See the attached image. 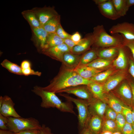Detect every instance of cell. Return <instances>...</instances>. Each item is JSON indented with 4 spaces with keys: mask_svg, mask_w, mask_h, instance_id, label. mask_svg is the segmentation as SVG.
Segmentation results:
<instances>
[{
    "mask_svg": "<svg viewBox=\"0 0 134 134\" xmlns=\"http://www.w3.org/2000/svg\"><path fill=\"white\" fill-rule=\"evenodd\" d=\"M93 82L82 78L74 69H68L63 66L50 84L42 88L45 91L56 94L68 88L80 85H87Z\"/></svg>",
    "mask_w": 134,
    "mask_h": 134,
    "instance_id": "obj_1",
    "label": "cell"
},
{
    "mask_svg": "<svg viewBox=\"0 0 134 134\" xmlns=\"http://www.w3.org/2000/svg\"><path fill=\"white\" fill-rule=\"evenodd\" d=\"M32 91L41 99L40 106L43 108H55L60 111L75 114L71 102L62 101L54 93L44 90L42 87L38 86H34Z\"/></svg>",
    "mask_w": 134,
    "mask_h": 134,
    "instance_id": "obj_2",
    "label": "cell"
},
{
    "mask_svg": "<svg viewBox=\"0 0 134 134\" xmlns=\"http://www.w3.org/2000/svg\"><path fill=\"white\" fill-rule=\"evenodd\" d=\"M92 34L94 38L93 45L96 48L119 47L123 45L122 35L119 34H109L103 25H98L94 27Z\"/></svg>",
    "mask_w": 134,
    "mask_h": 134,
    "instance_id": "obj_3",
    "label": "cell"
},
{
    "mask_svg": "<svg viewBox=\"0 0 134 134\" xmlns=\"http://www.w3.org/2000/svg\"><path fill=\"white\" fill-rule=\"evenodd\" d=\"M8 119L7 126L8 129L15 133L27 130H40L41 128L39 121L32 117L24 118L10 117Z\"/></svg>",
    "mask_w": 134,
    "mask_h": 134,
    "instance_id": "obj_4",
    "label": "cell"
},
{
    "mask_svg": "<svg viewBox=\"0 0 134 134\" xmlns=\"http://www.w3.org/2000/svg\"><path fill=\"white\" fill-rule=\"evenodd\" d=\"M60 95L68 101L73 103L76 105L78 113V123L80 130L86 127L91 115L89 109L88 103L83 100L75 98L65 94L60 93Z\"/></svg>",
    "mask_w": 134,
    "mask_h": 134,
    "instance_id": "obj_5",
    "label": "cell"
},
{
    "mask_svg": "<svg viewBox=\"0 0 134 134\" xmlns=\"http://www.w3.org/2000/svg\"><path fill=\"white\" fill-rule=\"evenodd\" d=\"M111 92L125 105L131 107L133 106L132 91L128 82H123L113 92Z\"/></svg>",
    "mask_w": 134,
    "mask_h": 134,
    "instance_id": "obj_6",
    "label": "cell"
},
{
    "mask_svg": "<svg viewBox=\"0 0 134 134\" xmlns=\"http://www.w3.org/2000/svg\"><path fill=\"white\" fill-rule=\"evenodd\" d=\"M112 35L119 34L126 39L134 40V24L127 22L119 23L113 25L109 30Z\"/></svg>",
    "mask_w": 134,
    "mask_h": 134,
    "instance_id": "obj_7",
    "label": "cell"
},
{
    "mask_svg": "<svg viewBox=\"0 0 134 134\" xmlns=\"http://www.w3.org/2000/svg\"><path fill=\"white\" fill-rule=\"evenodd\" d=\"M66 93L73 94L88 103L94 98L87 85H80L68 88L58 92L57 93Z\"/></svg>",
    "mask_w": 134,
    "mask_h": 134,
    "instance_id": "obj_8",
    "label": "cell"
},
{
    "mask_svg": "<svg viewBox=\"0 0 134 134\" xmlns=\"http://www.w3.org/2000/svg\"><path fill=\"white\" fill-rule=\"evenodd\" d=\"M32 9L42 27L49 20L59 15L53 7H35Z\"/></svg>",
    "mask_w": 134,
    "mask_h": 134,
    "instance_id": "obj_9",
    "label": "cell"
},
{
    "mask_svg": "<svg viewBox=\"0 0 134 134\" xmlns=\"http://www.w3.org/2000/svg\"><path fill=\"white\" fill-rule=\"evenodd\" d=\"M31 28L32 32L31 40L38 52L41 53L44 48L48 33L42 27Z\"/></svg>",
    "mask_w": 134,
    "mask_h": 134,
    "instance_id": "obj_10",
    "label": "cell"
},
{
    "mask_svg": "<svg viewBox=\"0 0 134 134\" xmlns=\"http://www.w3.org/2000/svg\"><path fill=\"white\" fill-rule=\"evenodd\" d=\"M70 52L67 46L65 43L45 49L42 53L52 59L62 62L64 55L66 52Z\"/></svg>",
    "mask_w": 134,
    "mask_h": 134,
    "instance_id": "obj_11",
    "label": "cell"
},
{
    "mask_svg": "<svg viewBox=\"0 0 134 134\" xmlns=\"http://www.w3.org/2000/svg\"><path fill=\"white\" fill-rule=\"evenodd\" d=\"M131 54L130 50L127 47L122 45L119 47L117 57L113 62L114 66L119 69H126L128 66V61L129 60L128 57Z\"/></svg>",
    "mask_w": 134,
    "mask_h": 134,
    "instance_id": "obj_12",
    "label": "cell"
},
{
    "mask_svg": "<svg viewBox=\"0 0 134 134\" xmlns=\"http://www.w3.org/2000/svg\"><path fill=\"white\" fill-rule=\"evenodd\" d=\"M14 105V103L10 97L4 96L2 104L0 107V114L7 117H21L15 110Z\"/></svg>",
    "mask_w": 134,
    "mask_h": 134,
    "instance_id": "obj_13",
    "label": "cell"
},
{
    "mask_svg": "<svg viewBox=\"0 0 134 134\" xmlns=\"http://www.w3.org/2000/svg\"><path fill=\"white\" fill-rule=\"evenodd\" d=\"M126 76L125 72H119L110 76L103 84L104 93H108L114 89Z\"/></svg>",
    "mask_w": 134,
    "mask_h": 134,
    "instance_id": "obj_14",
    "label": "cell"
},
{
    "mask_svg": "<svg viewBox=\"0 0 134 134\" xmlns=\"http://www.w3.org/2000/svg\"><path fill=\"white\" fill-rule=\"evenodd\" d=\"M94 38L92 33L87 34L84 38L81 39L78 44L72 49L71 52L80 55L88 51L91 46L93 44Z\"/></svg>",
    "mask_w": 134,
    "mask_h": 134,
    "instance_id": "obj_15",
    "label": "cell"
},
{
    "mask_svg": "<svg viewBox=\"0 0 134 134\" xmlns=\"http://www.w3.org/2000/svg\"><path fill=\"white\" fill-rule=\"evenodd\" d=\"M99 11L102 15L109 19L114 20L120 17L116 11L111 0L98 5Z\"/></svg>",
    "mask_w": 134,
    "mask_h": 134,
    "instance_id": "obj_16",
    "label": "cell"
},
{
    "mask_svg": "<svg viewBox=\"0 0 134 134\" xmlns=\"http://www.w3.org/2000/svg\"><path fill=\"white\" fill-rule=\"evenodd\" d=\"M89 103V109L90 115H96L104 118L105 112L107 106L103 101L94 98Z\"/></svg>",
    "mask_w": 134,
    "mask_h": 134,
    "instance_id": "obj_17",
    "label": "cell"
},
{
    "mask_svg": "<svg viewBox=\"0 0 134 134\" xmlns=\"http://www.w3.org/2000/svg\"><path fill=\"white\" fill-rule=\"evenodd\" d=\"M81 55L76 54L71 52L66 53L64 55L62 62L63 66L70 69H74L78 65Z\"/></svg>",
    "mask_w": 134,
    "mask_h": 134,
    "instance_id": "obj_18",
    "label": "cell"
},
{
    "mask_svg": "<svg viewBox=\"0 0 134 134\" xmlns=\"http://www.w3.org/2000/svg\"><path fill=\"white\" fill-rule=\"evenodd\" d=\"M104 102L117 113H121L125 105L112 92L106 94Z\"/></svg>",
    "mask_w": 134,
    "mask_h": 134,
    "instance_id": "obj_19",
    "label": "cell"
},
{
    "mask_svg": "<svg viewBox=\"0 0 134 134\" xmlns=\"http://www.w3.org/2000/svg\"><path fill=\"white\" fill-rule=\"evenodd\" d=\"M87 127L93 134H99L102 131L103 119L96 115H90Z\"/></svg>",
    "mask_w": 134,
    "mask_h": 134,
    "instance_id": "obj_20",
    "label": "cell"
},
{
    "mask_svg": "<svg viewBox=\"0 0 134 134\" xmlns=\"http://www.w3.org/2000/svg\"><path fill=\"white\" fill-rule=\"evenodd\" d=\"M74 69L82 77L89 80L102 71L86 65L78 66Z\"/></svg>",
    "mask_w": 134,
    "mask_h": 134,
    "instance_id": "obj_21",
    "label": "cell"
},
{
    "mask_svg": "<svg viewBox=\"0 0 134 134\" xmlns=\"http://www.w3.org/2000/svg\"><path fill=\"white\" fill-rule=\"evenodd\" d=\"M87 86L94 98L104 102L105 94L104 91L103 84L93 82Z\"/></svg>",
    "mask_w": 134,
    "mask_h": 134,
    "instance_id": "obj_22",
    "label": "cell"
},
{
    "mask_svg": "<svg viewBox=\"0 0 134 134\" xmlns=\"http://www.w3.org/2000/svg\"><path fill=\"white\" fill-rule=\"evenodd\" d=\"M119 47L113 46L100 48V49L97 48L98 56L99 58L111 60L117 56Z\"/></svg>",
    "mask_w": 134,
    "mask_h": 134,
    "instance_id": "obj_23",
    "label": "cell"
},
{
    "mask_svg": "<svg viewBox=\"0 0 134 134\" xmlns=\"http://www.w3.org/2000/svg\"><path fill=\"white\" fill-rule=\"evenodd\" d=\"M21 13L24 18L28 22L31 28H36L42 27L32 9L23 11Z\"/></svg>",
    "mask_w": 134,
    "mask_h": 134,
    "instance_id": "obj_24",
    "label": "cell"
},
{
    "mask_svg": "<svg viewBox=\"0 0 134 134\" xmlns=\"http://www.w3.org/2000/svg\"><path fill=\"white\" fill-rule=\"evenodd\" d=\"M97 53V48H95L84 53L81 55L78 66L87 65L97 59L98 57Z\"/></svg>",
    "mask_w": 134,
    "mask_h": 134,
    "instance_id": "obj_25",
    "label": "cell"
},
{
    "mask_svg": "<svg viewBox=\"0 0 134 134\" xmlns=\"http://www.w3.org/2000/svg\"><path fill=\"white\" fill-rule=\"evenodd\" d=\"M117 13L121 17L125 15L129 7L128 6L126 0H111Z\"/></svg>",
    "mask_w": 134,
    "mask_h": 134,
    "instance_id": "obj_26",
    "label": "cell"
},
{
    "mask_svg": "<svg viewBox=\"0 0 134 134\" xmlns=\"http://www.w3.org/2000/svg\"><path fill=\"white\" fill-rule=\"evenodd\" d=\"M1 65L11 73L18 75H23L22 69L20 66L7 59L3 61L1 63Z\"/></svg>",
    "mask_w": 134,
    "mask_h": 134,
    "instance_id": "obj_27",
    "label": "cell"
},
{
    "mask_svg": "<svg viewBox=\"0 0 134 134\" xmlns=\"http://www.w3.org/2000/svg\"><path fill=\"white\" fill-rule=\"evenodd\" d=\"M63 43V39L55 33H48L46 44L43 50L59 45Z\"/></svg>",
    "mask_w": 134,
    "mask_h": 134,
    "instance_id": "obj_28",
    "label": "cell"
},
{
    "mask_svg": "<svg viewBox=\"0 0 134 134\" xmlns=\"http://www.w3.org/2000/svg\"><path fill=\"white\" fill-rule=\"evenodd\" d=\"M60 16L59 15L52 18L42 27L48 33H55L59 25L61 23Z\"/></svg>",
    "mask_w": 134,
    "mask_h": 134,
    "instance_id": "obj_29",
    "label": "cell"
},
{
    "mask_svg": "<svg viewBox=\"0 0 134 134\" xmlns=\"http://www.w3.org/2000/svg\"><path fill=\"white\" fill-rule=\"evenodd\" d=\"M111 61L99 58L95 59L86 65L96 69L100 70L109 66L111 63Z\"/></svg>",
    "mask_w": 134,
    "mask_h": 134,
    "instance_id": "obj_30",
    "label": "cell"
},
{
    "mask_svg": "<svg viewBox=\"0 0 134 134\" xmlns=\"http://www.w3.org/2000/svg\"><path fill=\"white\" fill-rule=\"evenodd\" d=\"M113 72V70L111 69L101 72L92 77L90 80L94 82L102 83L111 76Z\"/></svg>",
    "mask_w": 134,
    "mask_h": 134,
    "instance_id": "obj_31",
    "label": "cell"
},
{
    "mask_svg": "<svg viewBox=\"0 0 134 134\" xmlns=\"http://www.w3.org/2000/svg\"><path fill=\"white\" fill-rule=\"evenodd\" d=\"M102 131H107L112 133L117 131L115 121L103 118Z\"/></svg>",
    "mask_w": 134,
    "mask_h": 134,
    "instance_id": "obj_32",
    "label": "cell"
},
{
    "mask_svg": "<svg viewBox=\"0 0 134 134\" xmlns=\"http://www.w3.org/2000/svg\"><path fill=\"white\" fill-rule=\"evenodd\" d=\"M121 113L124 116L126 122L131 124L134 123L131 107L125 105L122 108Z\"/></svg>",
    "mask_w": 134,
    "mask_h": 134,
    "instance_id": "obj_33",
    "label": "cell"
},
{
    "mask_svg": "<svg viewBox=\"0 0 134 134\" xmlns=\"http://www.w3.org/2000/svg\"><path fill=\"white\" fill-rule=\"evenodd\" d=\"M115 121L117 131L121 132L126 122L124 116L121 113H117Z\"/></svg>",
    "mask_w": 134,
    "mask_h": 134,
    "instance_id": "obj_34",
    "label": "cell"
},
{
    "mask_svg": "<svg viewBox=\"0 0 134 134\" xmlns=\"http://www.w3.org/2000/svg\"><path fill=\"white\" fill-rule=\"evenodd\" d=\"M62 39H70V35L66 32L62 28L61 23L58 25L55 33Z\"/></svg>",
    "mask_w": 134,
    "mask_h": 134,
    "instance_id": "obj_35",
    "label": "cell"
},
{
    "mask_svg": "<svg viewBox=\"0 0 134 134\" xmlns=\"http://www.w3.org/2000/svg\"><path fill=\"white\" fill-rule=\"evenodd\" d=\"M117 114L116 111L107 105L103 118L115 121Z\"/></svg>",
    "mask_w": 134,
    "mask_h": 134,
    "instance_id": "obj_36",
    "label": "cell"
},
{
    "mask_svg": "<svg viewBox=\"0 0 134 134\" xmlns=\"http://www.w3.org/2000/svg\"><path fill=\"white\" fill-rule=\"evenodd\" d=\"M123 37V45L127 47L129 49L134 59V40H128Z\"/></svg>",
    "mask_w": 134,
    "mask_h": 134,
    "instance_id": "obj_37",
    "label": "cell"
},
{
    "mask_svg": "<svg viewBox=\"0 0 134 134\" xmlns=\"http://www.w3.org/2000/svg\"><path fill=\"white\" fill-rule=\"evenodd\" d=\"M8 122V117L0 114V129L3 130H8L7 125Z\"/></svg>",
    "mask_w": 134,
    "mask_h": 134,
    "instance_id": "obj_38",
    "label": "cell"
},
{
    "mask_svg": "<svg viewBox=\"0 0 134 134\" xmlns=\"http://www.w3.org/2000/svg\"><path fill=\"white\" fill-rule=\"evenodd\" d=\"M121 132L122 134H134V131L131 124L126 122Z\"/></svg>",
    "mask_w": 134,
    "mask_h": 134,
    "instance_id": "obj_39",
    "label": "cell"
},
{
    "mask_svg": "<svg viewBox=\"0 0 134 134\" xmlns=\"http://www.w3.org/2000/svg\"><path fill=\"white\" fill-rule=\"evenodd\" d=\"M22 71L23 75L27 76L30 75H34L40 76L41 74V72L38 71H35L31 68L22 69Z\"/></svg>",
    "mask_w": 134,
    "mask_h": 134,
    "instance_id": "obj_40",
    "label": "cell"
},
{
    "mask_svg": "<svg viewBox=\"0 0 134 134\" xmlns=\"http://www.w3.org/2000/svg\"><path fill=\"white\" fill-rule=\"evenodd\" d=\"M128 72L134 80V59L132 55L130 56L129 60Z\"/></svg>",
    "mask_w": 134,
    "mask_h": 134,
    "instance_id": "obj_41",
    "label": "cell"
},
{
    "mask_svg": "<svg viewBox=\"0 0 134 134\" xmlns=\"http://www.w3.org/2000/svg\"><path fill=\"white\" fill-rule=\"evenodd\" d=\"M70 39L77 45L81 39V36L79 33L76 32L71 35Z\"/></svg>",
    "mask_w": 134,
    "mask_h": 134,
    "instance_id": "obj_42",
    "label": "cell"
},
{
    "mask_svg": "<svg viewBox=\"0 0 134 134\" xmlns=\"http://www.w3.org/2000/svg\"><path fill=\"white\" fill-rule=\"evenodd\" d=\"M64 43L65 44L69 49L70 52L72 48L76 44L70 39L68 38L63 39Z\"/></svg>",
    "mask_w": 134,
    "mask_h": 134,
    "instance_id": "obj_43",
    "label": "cell"
},
{
    "mask_svg": "<svg viewBox=\"0 0 134 134\" xmlns=\"http://www.w3.org/2000/svg\"><path fill=\"white\" fill-rule=\"evenodd\" d=\"M41 134H54L52 132L51 129L45 125L43 124L40 130Z\"/></svg>",
    "mask_w": 134,
    "mask_h": 134,
    "instance_id": "obj_44",
    "label": "cell"
},
{
    "mask_svg": "<svg viewBox=\"0 0 134 134\" xmlns=\"http://www.w3.org/2000/svg\"><path fill=\"white\" fill-rule=\"evenodd\" d=\"M20 134H41L40 130L33 129L25 130L21 132Z\"/></svg>",
    "mask_w": 134,
    "mask_h": 134,
    "instance_id": "obj_45",
    "label": "cell"
},
{
    "mask_svg": "<svg viewBox=\"0 0 134 134\" xmlns=\"http://www.w3.org/2000/svg\"><path fill=\"white\" fill-rule=\"evenodd\" d=\"M20 67L22 69L31 68V63L28 60H24L21 62Z\"/></svg>",
    "mask_w": 134,
    "mask_h": 134,
    "instance_id": "obj_46",
    "label": "cell"
},
{
    "mask_svg": "<svg viewBox=\"0 0 134 134\" xmlns=\"http://www.w3.org/2000/svg\"><path fill=\"white\" fill-rule=\"evenodd\" d=\"M128 82L131 87L133 94V100L134 104V82L131 78H129Z\"/></svg>",
    "mask_w": 134,
    "mask_h": 134,
    "instance_id": "obj_47",
    "label": "cell"
},
{
    "mask_svg": "<svg viewBox=\"0 0 134 134\" xmlns=\"http://www.w3.org/2000/svg\"><path fill=\"white\" fill-rule=\"evenodd\" d=\"M79 134H93L89 129L86 127L80 130Z\"/></svg>",
    "mask_w": 134,
    "mask_h": 134,
    "instance_id": "obj_48",
    "label": "cell"
},
{
    "mask_svg": "<svg viewBox=\"0 0 134 134\" xmlns=\"http://www.w3.org/2000/svg\"><path fill=\"white\" fill-rule=\"evenodd\" d=\"M15 133L9 130L0 129V134H15Z\"/></svg>",
    "mask_w": 134,
    "mask_h": 134,
    "instance_id": "obj_49",
    "label": "cell"
},
{
    "mask_svg": "<svg viewBox=\"0 0 134 134\" xmlns=\"http://www.w3.org/2000/svg\"><path fill=\"white\" fill-rule=\"evenodd\" d=\"M108 0H94L93 1L98 5L101 4L107 1Z\"/></svg>",
    "mask_w": 134,
    "mask_h": 134,
    "instance_id": "obj_50",
    "label": "cell"
},
{
    "mask_svg": "<svg viewBox=\"0 0 134 134\" xmlns=\"http://www.w3.org/2000/svg\"><path fill=\"white\" fill-rule=\"evenodd\" d=\"M126 1L127 5L129 7L134 5V0H126Z\"/></svg>",
    "mask_w": 134,
    "mask_h": 134,
    "instance_id": "obj_51",
    "label": "cell"
},
{
    "mask_svg": "<svg viewBox=\"0 0 134 134\" xmlns=\"http://www.w3.org/2000/svg\"><path fill=\"white\" fill-rule=\"evenodd\" d=\"M113 133L106 131H102L99 134H112Z\"/></svg>",
    "mask_w": 134,
    "mask_h": 134,
    "instance_id": "obj_52",
    "label": "cell"
},
{
    "mask_svg": "<svg viewBox=\"0 0 134 134\" xmlns=\"http://www.w3.org/2000/svg\"><path fill=\"white\" fill-rule=\"evenodd\" d=\"M132 117H133V120L134 123V104H133V105L132 106Z\"/></svg>",
    "mask_w": 134,
    "mask_h": 134,
    "instance_id": "obj_53",
    "label": "cell"
},
{
    "mask_svg": "<svg viewBox=\"0 0 134 134\" xmlns=\"http://www.w3.org/2000/svg\"><path fill=\"white\" fill-rule=\"evenodd\" d=\"M112 134H122L121 132L117 131L113 133Z\"/></svg>",
    "mask_w": 134,
    "mask_h": 134,
    "instance_id": "obj_54",
    "label": "cell"
},
{
    "mask_svg": "<svg viewBox=\"0 0 134 134\" xmlns=\"http://www.w3.org/2000/svg\"><path fill=\"white\" fill-rule=\"evenodd\" d=\"M132 127L134 131V123H133V124H132Z\"/></svg>",
    "mask_w": 134,
    "mask_h": 134,
    "instance_id": "obj_55",
    "label": "cell"
},
{
    "mask_svg": "<svg viewBox=\"0 0 134 134\" xmlns=\"http://www.w3.org/2000/svg\"><path fill=\"white\" fill-rule=\"evenodd\" d=\"M15 134H20L19 133H15Z\"/></svg>",
    "mask_w": 134,
    "mask_h": 134,
    "instance_id": "obj_56",
    "label": "cell"
}]
</instances>
